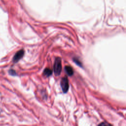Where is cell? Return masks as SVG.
Returning <instances> with one entry per match:
<instances>
[{
	"mask_svg": "<svg viewBox=\"0 0 126 126\" xmlns=\"http://www.w3.org/2000/svg\"><path fill=\"white\" fill-rule=\"evenodd\" d=\"M73 61L78 66H80V67H82V64L81 63V62L80 61V60L78 59V58H73Z\"/></svg>",
	"mask_w": 126,
	"mask_h": 126,
	"instance_id": "8992f818",
	"label": "cell"
},
{
	"mask_svg": "<svg viewBox=\"0 0 126 126\" xmlns=\"http://www.w3.org/2000/svg\"><path fill=\"white\" fill-rule=\"evenodd\" d=\"M61 86L63 92L64 93H67L69 89V82L66 77L63 78L61 81Z\"/></svg>",
	"mask_w": 126,
	"mask_h": 126,
	"instance_id": "7a4b0ae2",
	"label": "cell"
},
{
	"mask_svg": "<svg viewBox=\"0 0 126 126\" xmlns=\"http://www.w3.org/2000/svg\"><path fill=\"white\" fill-rule=\"evenodd\" d=\"M9 73L11 75H16V73L15 71V70H13V69H11L9 70Z\"/></svg>",
	"mask_w": 126,
	"mask_h": 126,
	"instance_id": "ba28073f",
	"label": "cell"
},
{
	"mask_svg": "<svg viewBox=\"0 0 126 126\" xmlns=\"http://www.w3.org/2000/svg\"><path fill=\"white\" fill-rule=\"evenodd\" d=\"M64 70L66 73V74L68 75V76H72L73 73H74V71L73 68L70 66H65L64 67Z\"/></svg>",
	"mask_w": 126,
	"mask_h": 126,
	"instance_id": "277c9868",
	"label": "cell"
},
{
	"mask_svg": "<svg viewBox=\"0 0 126 126\" xmlns=\"http://www.w3.org/2000/svg\"><path fill=\"white\" fill-rule=\"evenodd\" d=\"M62 69V61L60 57H57L55 59L54 65V71L56 76H59L61 74Z\"/></svg>",
	"mask_w": 126,
	"mask_h": 126,
	"instance_id": "6da1fadb",
	"label": "cell"
},
{
	"mask_svg": "<svg viewBox=\"0 0 126 126\" xmlns=\"http://www.w3.org/2000/svg\"><path fill=\"white\" fill-rule=\"evenodd\" d=\"M52 73V71L51 69L49 68H46L43 71V74L44 75L47 76V77H49L50 76Z\"/></svg>",
	"mask_w": 126,
	"mask_h": 126,
	"instance_id": "5b68a950",
	"label": "cell"
},
{
	"mask_svg": "<svg viewBox=\"0 0 126 126\" xmlns=\"http://www.w3.org/2000/svg\"><path fill=\"white\" fill-rule=\"evenodd\" d=\"M24 51L23 50H20L18 51L15 54V55L13 57V61L14 63H16L18 62L24 56Z\"/></svg>",
	"mask_w": 126,
	"mask_h": 126,
	"instance_id": "3957f363",
	"label": "cell"
},
{
	"mask_svg": "<svg viewBox=\"0 0 126 126\" xmlns=\"http://www.w3.org/2000/svg\"><path fill=\"white\" fill-rule=\"evenodd\" d=\"M98 126H111L109 124L106 122H102L99 124Z\"/></svg>",
	"mask_w": 126,
	"mask_h": 126,
	"instance_id": "52a82bcc",
	"label": "cell"
}]
</instances>
